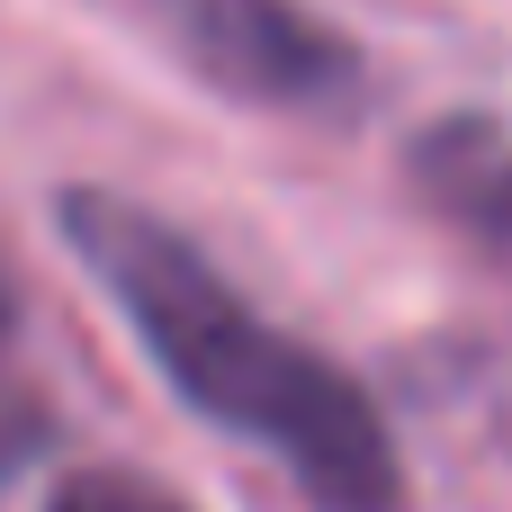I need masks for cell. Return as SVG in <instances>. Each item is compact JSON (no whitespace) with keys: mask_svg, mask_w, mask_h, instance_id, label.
<instances>
[{"mask_svg":"<svg viewBox=\"0 0 512 512\" xmlns=\"http://www.w3.org/2000/svg\"><path fill=\"white\" fill-rule=\"evenodd\" d=\"M54 441H63V405H54L45 369H36L27 297H18V279L0 270V486H18Z\"/></svg>","mask_w":512,"mask_h":512,"instance_id":"4","label":"cell"},{"mask_svg":"<svg viewBox=\"0 0 512 512\" xmlns=\"http://www.w3.org/2000/svg\"><path fill=\"white\" fill-rule=\"evenodd\" d=\"M405 171L450 225H468L486 252L512 261V126L504 117H432L414 135Z\"/></svg>","mask_w":512,"mask_h":512,"instance_id":"3","label":"cell"},{"mask_svg":"<svg viewBox=\"0 0 512 512\" xmlns=\"http://www.w3.org/2000/svg\"><path fill=\"white\" fill-rule=\"evenodd\" d=\"M54 234L108 288V306L135 324V342L171 378V396L198 423L270 450L288 468V486L306 495V512H405V450H396L378 396L342 360H324L315 342L270 324L171 216L72 180V189H54Z\"/></svg>","mask_w":512,"mask_h":512,"instance_id":"1","label":"cell"},{"mask_svg":"<svg viewBox=\"0 0 512 512\" xmlns=\"http://www.w3.org/2000/svg\"><path fill=\"white\" fill-rule=\"evenodd\" d=\"M45 512H189V504L171 486H153L144 468H72L45 495Z\"/></svg>","mask_w":512,"mask_h":512,"instance_id":"5","label":"cell"},{"mask_svg":"<svg viewBox=\"0 0 512 512\" xmlns=\"http://www.w3.org/2000/svg\"><path fill=\"white\" fill-rule=\"evenodd\" d=\"M153 18L180 63L243 108L342 117L369 90V54L306 0H153Z\"/></svg>","mask_w":512,"mask_h":512,"instance_id":"2","label":"cell"}]
</instances>
